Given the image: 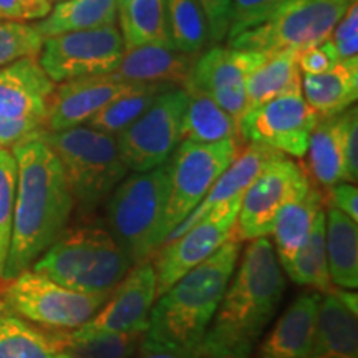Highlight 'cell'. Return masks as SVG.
Instances as JSON below:
<instances>
[{
	"label": "cell",
	"mask_w": 358,
	"mask_h": 358,
	"mask_svg": "<svg viewBox=\"0 0 358 358\" xmlns=\"http://www.w3.org/2000/svg\"><path fill=\"white\" fill-rule=\"evenodd\" d=\"M12 153L17 161V191L3 280L30 268L57 243L75 203L60 159L42 138L12 146Z\"/></svg>",
	"instance_id": "1"
},
{
	"label": "cell",
	"mask_w": 358,
	"mask_h": 358,
	"mask_svg": "<svg viewBox=\"0 0 358 358\" xmlns=\"http://www.w3.org/2000/svg\"><path fill=\"white\" fill-rule=\"evenodd\" d=\"M284 290L285 279L271 241L256 237L224 290L196 358H249L280 306Z\"/></svg>",
	"instance_id": "2"
},
{
	"label": "cell",
	"mask_w": 358,
	"mask_h": 358,
	"mask_svg": "<svg viewBox=\"0 0 358 358\" xmlns=\"http://www.w3.org/2000/svg\"><path fill=\"white\" fill-rule=\"evenodd\" d=\"M239 254L241 243L229 239L159 295L151 308L141 345L196 358L201 340L234 274Z\"/></svg>",
	"instance_id": "3"
},
{
	"label": "cell",
	"mask_w": 358,
	"mask_h": 358,
	"mask_svg": "<svg viewBox=\"0 0 358 358\" xmlns=\"http://www.w3.org/2000/svg\"><path fill=\"white\" fill-rule=\"evenodd\" d=\"M34 271L78 292H110L133 264L101 226L64 231L34 264Z\"/></svg>",
	"instance_id": "4"
},
{
	"label": "cell",
	"mask_w": 358,
	"mask_h": 358,
	"mask_svg": "<svg viewBox=\"0 0 358 358\" xmlns=\"http://www.w3.org/2000/svg\"><path fill=\"white\" fill-rule=\"evenodd\" d=\"M169 161L123 179L106 206L108 231L133 267L146 262L164 244L169 196Z\"/></svg>",
	"instance_id": "5"
},
{
	"label": "cell",
	"mask_w": 358,
	"mask_h": 358,
	"mask_svg": "<svg viewBox=\"0 0 358 358\" xmlns=\"http://www.w3.org/2000/svg\"><path fill=\"white\" fill-rule=\"evenodd\" d=\"M37 136L60 159L73 201L83 211L103 203L127 176L128 168L111 134L80 124L64 131L43 129Z\"/></svg>",
	"instance_id": "6"
},
{
	"label": "cell",
	"mask_w": 358,
	"mask_h": 358,
	"mask_svg": "<svg viewBox=\"0 0 358 358\" xmlns=\"http://www.w3.org/2000/svg\"><path fill=\"white\" fill-rule=\"evenodd\" d=\"M355 0H287L268 19L244 30L227 45L266 53L282 50L299 53L330 38L334 27Z\"/></svg>",
	"instance_id": "7"
},
{
	"label": "cell",
	"mask_w": 358,
	"mask_h": 358,
	"mask_svg": "<svg viewBox=\"0 0 358 358\" xmlns=\"http://www.w3.org/2000/svg\"><path fill=\"white\" fill-rule=\"evenodd\" d=\"M2 303L8 312L52 330H75L98 312L110 292H78L35 271L7 280Z\"/></svg>",
	"instance_id": "8"
},
{
	"label": "cell",
	"mask_w": 358,
	"mask_h": 358,
	"mask_svg": "<svg viewBox=\"0 0 358 358\" xmlns=\"http://www.w3.org/2000/svg\"><path fill=\"white\" fill-rule=\"evenodd\" d=\"M245 143L243 140H221L198 143L185 140L179 143L169 158V196L164 214V241L179 222L198 206L214 181L234 161ZM163 248V245H161Z\"/></svg>",
	"instance_id": "9"
},
{
	"label": "cell",
	"mask_w": 358,
	"mask_h": 358,
	"mask_svg": "<svg viewBox=\"0 0 358 358\" xmlns=\"http://www.w3.org/2000/svg\"><path fill=\"white\" fill-rule=\"evenodd\" d=\"M53 88L38 57L20 58L0 69V150L43 131Z\"/></svg>",
	"instance_id": "10"
},
{
	"label": "cell",
	"mask_w": 358,
	"mask_h": 358,
	"mask_svg": "<svg viewBox=\"0 0 358 358\" xmlns=\"http://www.w3.org/2000/svg\"><path fill=\"white\" fill-rule=\"evenodd\" d=\"M186 105L185 88L164 90L136 122L115 136L124 166L145 173L166 163L182 140Z\"/></svg>",
	"instance_id": "11"
},
{
	"label": "cell",
	"mask_w": 358,
	"mask_h": 358,
	"mask_svg": "<svg viewBox=\"0 0 358 358\" xmlns=\"http://www.w3.org/2000/svg\"><path fill=\"white\" fill-rule=\"evenodd\" d=\"M124 55L122 32L113 25L43 38L38 64L53 83L108 75Z\"/></svg>",
	"instance_id": "12"
},
{
	"label": "cell",
	"mask_w": 358,
	"mask_h": 358,
	"mask_svg": "<svg viewBox=\"0 0 358 358\" xmlns=\"http://www.w3.org/2000/svg\"><path fill=\"white\" fill-rule=\"evenodd\" d=\"M243 196L244 192L213 208L189 229L159 249L155 264L156 297L232 239Z\"/></svg>",
	"instance_id": "13"
},
{
	"label": "cell",
	"mask_w": 358,
	"mask_h": 358,
	"mask_svg": "<svg viewBox=\"0 0 358 358\" xmlns=\"http://www.w3.org/2000/svg\"><path fill=\"white\" fill-rule=\"evenodd\" d=\"M317 122L319 115L306 101L302 90H299L248 110L237 123L244 143H257L294 158H302Z\"/></svg>",
	"instance_id": "14"
},
{
	"label": "cell",
	"mask_w": 358,
	"mask_h": 358,
	"mask_svg": "<svg viewBox=\"0 0 358 358\" xmlns=\"http://www.w3.org/2000/svg\"><path fill=\"white\" fill-rule=\"evenodd\" d=\"M308 187L302 166L284 153L277 156L244 191L232 239L243 243L272 234L279 209L295 196L307 192Z\"/></svg>",
	"instance_id": "15"
},
{
	"label": "cell",
	"mask_w": 358,
	"mask_h": 358,
	"mask_svg": "<svg viewBox=\"0 0 358 358\" xmlns=\"http://www.w3.org/2000/svg\"><path fill=\"white\" fill-rule=\"evenodd\" d=\"M266 60V53L214 45L196 57L187 85L211 96L239 122L248 108L245 82Z\"/></svg>",
	"instance_id": "16"
},
{
	"label": "cell",
	"mask_w": 358,
	"mask_h": 358,
	"mask_svg": "<svg viewBox=\"0 0 358 358\" xmlns=\"http://www.w3.org/2000/svg\"><path fill=\"white\" fill-rule=\"evenodd\" d=\"M156 299L155 266L143 262L134 266L111 290L106 302L82 327L80 332H146Z\"/></svg>",
	"instance_id": "17"
},
{
	"label": "cell",
	"mask_w": 358,
	"mask_h": 358,
	"mask_svg": "<svg viewBox=\"0 0 358 358\" xmlns=\"http://www.w3.org/2000/svg\"><path fill=\"white\" fill-rule=\"evenodd\" d=\"M136 83L116 80L111 75L75 78L53 88L48 100L45 131H64L87 123L103 106L127 93Z\"/></svg>",
	"instance_id": "18"
},
{
	"label": "cell",
	"mask_w": 358,
	"mask_h": 358,
	"mask_svg": "<svg viewBox=\"0 0 358 358\" xmlns=\"http://www.w3.org/2000/svg\"><path fill=\"white\" fill-rule=\"evenodd\" d=\"M196 57L173 47L143 45L127 50L111 77L127 83L159 85L166 88H185L191 77Z\"/></svg>",
	"instance_id": "19"
},
{
	"label": "cell",
	"mask_w": 358,
	"mask_h": 358,
	"mask_svg": "<svg viewBox=\"0 0 358 358\" xmlns=\"http://www.w3.org/2000/svg\"><path fill=\"white\" fill-rule=\"evenodd\" d=\"M282 155L280 151L272 150V148L257 145V143H248L243 146V150L239 151V155L236 156L234 161L221 173L211 189L208 191V194L204 196V199L196 206L192 211L187 214V217L182 222H179L174 231L166 237L164 244L169 241L176 239L182 234V232L189 229V227L196 221H199L206 213L211 211L216 206L226 203L234 198L237 194H243L248 189L250 182L259 176V173L271 163L272 159ZM163 244V245H164Z\"/></svg>",
	"instance_id": "20"
},
{
	"label": "cell",
	"mask_w": 358,
	"mask_h": 358,
	"mask_svg": "<svg viewBox=\"0 0 358 358\" xmlns=\"http://www.w3.org/2000/svg\"><path fill=\"white\" fill-rule=\"evenodd\" d=\"M307 358H358L357 308L348 306L338 289L320 299L315 335Z\"/></svg>",
	"instance_id": "21"
},
{
	"label": "cell",
	"mask_w": 358,
	"mask_h": 358,
	"mask_svg": "<svg viewBox=\"0 0 358 358\" xmlns=\"http://www.w3.org/2000/svg\"><path fill=\"white\" fill-rule=\"evenodd\" d=\"M319 294H306L290 303L259 347L257 358H307L315 335Z\"/></svg>",
	"instance_id": "22"
},
{
	"label": "cell",
	"mask_w": 358,
	"mask_h": 358,
	"mask_svg": "<svg viewBox=\"0 0 358 358\" xmlns=\"http://www.w3.org/2000/svg\"><path fill=\"white\" fill-rule=\"evenodd\" d=\"M303 98L319 118L350 108L358 96V57L338 60L322 73H303Z\"/></svg>",
	"instance_id": "23"
},
{
	"label": "cell",
	"mask_w": 358,
	"mask_h": 358,
	"mask_svg": "<svg viewBox=\"0 0 358 358\" xmlns=\"http://www.w3.org/2000/svg\"><path fill=\"white\" fill-rule=\"evenodd\" d=\"M0 358H71L65 330L37 329L6 307L0 310Z\"/></svg>",
	"instance_id": "24"
},
{
	"label": "cell",
	"mask_w": 358,
	"mask_h": 358,
	"mask_svg": "<svg viewBox=\"0 0 358 358\" xmlns=\"http://www.w3.org/2000/svg\"><path fill=\"white\" fill-rule=\"evenodd\" d=\"M325 222V249L330 280L340 289L355 290L358 287L357 221L330 206Z\"/></svg>",
	"instance_id": "25"
},
{
	"label": "cell",
	"mask_w": 358,
	"mask_h": 358,
	"mask_svg": "<svg viewBox=\"0 0 358 358\" xmlns=\"http://www.w3.org/2000/svg\"><path fill=\"white\" fill-rule=\"evenodd\" d=\"M322 206V192L315 187H308L307 192L295 196L279 209L272 234L280 266L287 264L306 243Z\"/></svg>",
	"instance_id": "26"
},
{
	"label": "cell",
	"mask_w": 358,
	"mask_h": 358,
	"mask_svg": "<svg viewBox=\"0 0 358 358\" xmlns=\"http://www.w3.org/2000/svg\"><path fill=\"white\" fill-rule=\"evenodd\" d=\"M343 128L345 111L319 118L308 138L310 171L322 186L332 187L345 181V158H343Z\"/></svg>",
	"instance_id": "27"
},
{
	"label": "cell",
	"mask_w": 358,
	"mask_h": 358,
	"mask_svg": "<svg viewBox=\"0 0 358 358\" xmlns=\"http://www.w3.org/2000/svg\"><path fill=\"white\" fill-rule=\"evenodd\" d=\"M185 90L187 105L182 118V140L198 143H214L229 138L243 140L239 134V123L234 116L222 110L211 96L191 85H186Z\"/></svg>",
	"instance_id": "28"
},
{
	"label": "cell",
	"mask_w": 358,
	"mask_h": 358,
	"mask_svg": "<svg viewBox=\"0 0 358 358\" xmlns=\"http://www.w3.org/2000/svg\"><path fill=\"white\" fill-rule=\"evenodd\" d=\"M299 52L282 50L267 57L264 64L249 75L245 82L248 108H256L272 98L302 90V75L297 64Z\"/></svg>",
	"instance_id": "29"
},
{
	"label": "cell",
	"mask_w": 358,
	"mask_h": 358,
	"mask_svg": "<svg viewBox=\"0 0 358 358\" xmlns=\"http://www.w3.org/2000/svg\"><path fill=\"white\" fill-rule=\"evenodd\" d=\"M118 20L116 0H64L53 6L52 12L35 27L43 38L75 30L98 29L113 25Z\"/></svg>",
	"instance_id": "30"
},
{
	"label": "cell",
	"mask_w": 358,
	"mask_h": 358,
	"mask_svg": "<svg viewBox=\"0 0 358 358\" xmlns=\"http://www.w3.org/2000/svg\"><path fill=\"white\" fill-rule=\"evenodd\" d=\"M118 20L124 52L143 45L173 47L164 0H131L118 10Z\"/></svg>",
	"instance_id": "31"
},
{
	"label": "cell",
	"mask_w": 358,
	"mask_h": 358,
	"mask_svg": "<svg viewBox=\"0 0 358 358\" xmlns=\"http://www.w3.org/2000/svg\"><path fill=\"white\" fill-rule=\"evenodd\" d=\"M282 268H285L287 275L295 284L308 285L320 292H329L332 289L329 264H327L324 209L317 214L306 243L287 264L282 266Z\"/></svg>",
	"instance_id": "32"
},
{
	"label": "cell",
	"mask_w": 358,
	"mask_h": 358,
	"mask_svg": "<svg viewBox=\"0 0 358 358\" xmlns=\"http://www.w3.org/2000/svg\"><path fill=\"white\" fill-rule=\"evenodd\" d=\"M173 47L198 57L211 43L209 24L198 0H164Z\"/></svg>",
	"instance_id": "33"
},
{
	"label": "cell",
	"mask_w": 358,
	"mask_h": 358,
	"mask_svg": "<svg viewBox=\"0 0 358 358\" xmlns=\"http://www.w3.org/2000/svg\"><path fill=\"white\" fill-rule=\"evenodd\" d=\"M166 87L159 85H143L136 83L129 88L127 93L115 98L108 105L92 116L87 124L111 136H118L123 129H127L133 122H136L145 111L150 108L151 103L156 100Z\"/></svg>",
	"instance_id": "34"
},
{
	"label": "cell",
	"mask_w": 358,
	"mask_h": 358,
	"mask_svg": "<svg viewBox=\"0 0 358 358\" xmlns=\"http://www.w3.org/2000/svg\"><path fill=\"white\" fill-rule=\"evenodd\" d=\"M145 332H65L71 358H129L141 347Z\"/></svg>",
	"instance_id": "35"
},
{
	"label": "cell",
	"mask_w": 358,
	"mask_h": 358,
	"mask_svg": "<svg viewBox=\"0 0 358 358\" xmlns=\"http://www.w3.org/2000/svg\"><path fill=\"white\" fill-rule=\"evenodd\" d=\"M17 191V161L7 148L0 150V279L10 248Z\"/></svg>",
	"instance_id": "36"
},
{
	"label": "cell",
	"mask_w": 358,
	"mask_h": 358,
	"mask_svg": "<svg viewBox=\"0 0 358 358\" xmlns=\"http://www.w3.org/2000/svg\"><path fill=\"white\" fill-rule=\"evenodd\" d=\"M43 37L35 24L0 20V69L25 57H38Z\"/></svg>",
	"instance_id": "37"
},
{
	"label": "cell",
	"mask_w": 358,
	"mask_h": 358,
	"mask_svg": "<svg viewBox=\"0 0 358 358\" xmlns=\"http://www.w3.org/2000/svg\"><path fill=\"white\" fill-rule=\"evenodd\" d=\"M285 2L287 0H232L226 40L262 24Z\"/></svg>",
	"instance_id": "38"
},
{
	"label": "cell",
	"mask_w": 358,
	"mask_h": 358,
	"mask_svg": "<svg viewBox=\"0 0 358 358\" xmlns=\"http://www.w3.org/2000/svg\"><path fill=\"white\" fill-rule=\"evenodd\" d=\"M340 60L358 57V0L343 13L330 35Z\"/></svg>",
	"instance_id": "39"
},
{
	"label": "cell",
	"mask_w": 358,
	"mask_h": 358,
	"mask_svg": "<svg viewBox=\"0 0 358 358\" xmlns=\"http://www.w3.org/2000/svg\"><path fill=\"white\" fill-rule=\"evenodd\" d=\"M53 8V0H0V20L38 22Z\"/></svg>",
	"instance_id": "40"
},
{
	"label": "cell",
	"mask_w": 358,
	"mask_h": 358,
	"mask_svg": "<svg viewBox=\"0 0 358 358\" xmlns=\"http://www.w3.org/2000/svg\"><path fill=\"white\" fill-rule=\"evenodd\" d=\"M340 60L337 48L330 38L299 53L297 64L303 73H322L330 70Z\"/></svg>",
	"instance_id": "41"
},
{
	"label": "cell",
	"mask_w": 358,
	"mask_h": 358,
	"mask_svg": "<svg viewBox=\"0 0 358 358\" xmlns=\"http://www.w3.org/2000/svg\"><path fill=\"white\" fill-rule=\"evenodd\" d=\"M343 158H345V181L357 182L358 179V111L357 106L345 110L343 128Z\"/></svg>",
	"instance_id": "42"
},
{
	"label": "cell",
	"mask_w": 358,
	"mask_h": 358,
	"mask_svg": "<svg viewBox=\"0 0 358 358\" xmlns=\"http://www.w3.org/2000/svg\"><path fill=\"white\" fill-rule=\"evenodd\" d=\"M198 2L203 7L206 19H208L211 43L219 45V42L226 40L232 0H198Z\"/></svg>",
	"instance_id": "43"
},
{
	"label": "cell",
	"mask_w": 358,
	"mask_h": 358,
	"mask_svg": "<svg viewBox=\"0 0 358 358\" xmlns=\"http://www.w3.org/2000/svg\"><path fill=\"white\" fill-rule=\"evenodd\" d=\"M330 206L345 213L353 221L358 219V191L352 182H337L330 189Z\"/></svg>",
	"instance_id": "44"
},
{
	"label": "cell",
	"mask_w": 358,
	"mask_h": 358,
	"mask_svg": "<svg viewBox=\"0 0 358 358\" xmlns=\"http://www.w3.org/2000/svg\"><path fill=\"white\" fill-rule=\"evenodd\" d=\"M140 358H185L178 353L163 350V348H153V347H140Z\"/></svg>",
	"instance_id": "45"
},
{
	"label": "cell",
	"mask_w": 358,
	"mask_h": 358,
	"mask_svg": "<svg viewBox=\"0 0 358 358\" xmlns=\"http://www.w3.org/2000/svg\"><path fill=\"white\" fill-rule=\"evenodd\" d=\"M129 2H131V0H116V6H118V10H122V8L127 7Z\"/></svg>",
	"instance_id": "46"
},
{
	"label": "cell",
	"mask_w": 358,
	"mask_h": 358,
	"mask_svg": "<svg viewBox=\"0 0 358 358\" xmlns=\"http://www.w3.org/2000/svg\"><path fill=\"white\" fill-rule=\"evenodd\" d=\"M53 2H64V0H53Z\"/></svg>",
	"instance_id": "47"
}]
</instances>
